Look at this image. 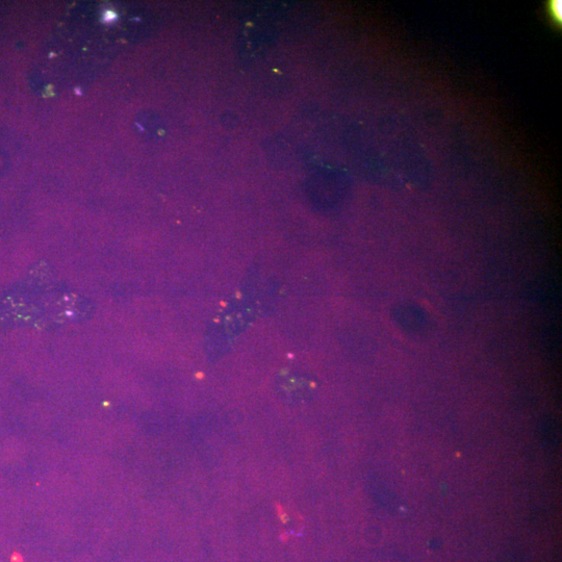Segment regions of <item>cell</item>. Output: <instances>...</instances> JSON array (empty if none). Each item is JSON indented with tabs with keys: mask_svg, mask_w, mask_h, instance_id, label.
<instances>
[{
	"mask_svg": "<svg viewBox=\"0 0 562 562\" xmlns=\"http://www.w3.org/2000/svg\"><path fill=\"white\" fill-rule=\"evenodd\" d=\"M553 11L556 14L557 18H559V20H560L561 19V3L560 2L553 3Z\"/></svg>",
	"mask_w": 562,
	"mask_h": 562,
	"instance_id": "obj_1",
	"label": "cell"
}]
</instances>
